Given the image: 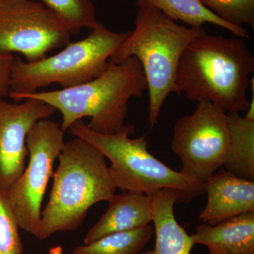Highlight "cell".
Here are the masks:
<instances>
[{
	"label": "cell",
	"instance_id": "cell-21",
	"mask_svg": "<svg viewBox=\"0 0 254 254\" xmlns=\"http://www.w3.org/2000/svg\"><path fill=\"white\" fill-rule=\"evenodd\" d=\"M14 59L12 55L0 53V98L9 95L11 68Z\"/></svg>",
	"mask_w": 254,
	"mask_h": 254
},
{
	"label": "cell",
	"instance_id": "cell-7",
	"mask_svg": "<svg viewBox=\"0 0 254 254\" xmlns=\"http://www.w3.org/2000/svg\"><path fill=\"white\" fill-rule=\"evenodd\" d=\"M64 143V131L60 124L48 119L37 122L26 138L29 163L5 192L19 228L36 238L45 193Z\"/></svg>",
	"mask_w": 254,
	"mask_h": 254
},
{
	"label": "cell",
	"instance_id": "cell-4",
	"mask_svg": "<svg viewBox=\"0 0 254 254\" xmlns=\"http://www.w3.org/2000/svg\"><path fill=\"white\" fill-rule=\"evenodd\" d=\"M135 28L109 60L120 64L130 57L139 60L149 94L148 125H156L160 110L170 93L179 95L176 76L179 64L189 45L206 33L202 26L179 25L160 10L137 6Z\"/></svg>",
	"mask_w": 254,
	"mask_h": 254
},
{
	"label": "cell",
	"instance_id": "cell-13",
	"mask_svg": "<svg viewBox=\"0 0 254 254\" xmlns=\"http://www.w3.org/2000/svg\"><path fill=\"white\" fill-rule=\"evenodd\" d=\"M148 195L153 209L156 242L154 250L137 254H190L195 245L193 237L177 222L174 214V205L180 201V193L163 189Z\"/></svg>",
	"mask_w": 254,
	"mask_h": 254
},
{
	"label": "cell",
	"instance_id": "cell-2",
	"mask_svg": "<svg viewBox=\"0 0 254 254\" xmlns=\"http://www.w3.org/2000/svg\"><path fill=\"white\" fill-rule=\"evenodd\" d=\"M146 78L139 60L130 57L120 64L109 63L99 76L78 86L51 91H37L27 94L9 93L16 102L35 98L59 110L63 115L61 126L67 131L73 123L90 118L87 126L103 134L123 131L128 102L138 98L147 90Z\"/></svg>",
	"mask_w": 254,
	"mask_h": 254
},
{
	"label": "cell",
	"instance_id": "cell-14",
	"mask_svg": "<svg viewBox=\"0 0 254 254\" xmlns=\"http://www.w3.org/2000/svg\"><path fill=\"white\" fill-rule=\"evenodd\" d=\"M192 237L195 245L206 246L219 254H254V211L218 225L201 224Z\"/></svg>",
	"mask_w": 254,
	"mask_h": 254
},
{
	"label": "cell",
	"instance_id": "cell-11",
	"mask_svg": "<svg viewBox=\"0 0 254 254\" xmlns=\"http://www.w3.org/2000/svg\"><path fill=\"white\" fill-rule=\"evenodd\" d=\"M208 202L202 221L218 225L240 214L254 211V181L244 180L220 168L203 183Z\"/></svg>",
	"mask_w": 254,
	"mask_h": 254
},
{
	"label": "cell",
	"instance_id": "cell-3",
	"mask_svg": "<svg viewBox=\"0 0 254 254\" xmlns=\"http://www.w3.org/2000/svg\"><path fill=\"white\" fill-rule=\"evenodd\" d=\"M58 160L49 201L41 212L40 240L76 230L91 207L109 201L117 190L106 158L88 141L76 137L66 142Z\"/></svg>",
	"mask_w": 254,
	"mask_h": 254
},
{
	"label": "cell",
	"instance_id": "cell-22",
	"mask_svg": "<svg viewBox=\"0 0 254 254\" xmlns=\"http://www.w3.org/2000/svg\"><path fill=\"white\" fill-rule=\"evenodd\" d=\"M49 254H64L63 247L61 246H56L50 249Z\"/></svg>",
	"mask_w": 254,
	"mask_h": 254
},
{
	"label": "cell",
	"instance_id": "cell-10",
	"mask_svg": "<svg viewBox=\"0 0 254 254\" xmlns=\"http://www.w3.org/2000/svg\"><path fill=\"white\" fill-rule=\"evenodd\" d=\"M11 103L0 98V190L6 192L26 168V138L33 125L49 119L56 109L42 100Z\"/></svg>",
	"mask_w": 254,
	"mask_h": 254
},
{
	"label": "cell",
	"instance_id": "cell-12",
	"mask_svg": "<svg viewBox=\"0 0 254 254\" xmlns=\"http://www.w3.org/2000/svg\"><path fill=\"white\" fill-rule=\"evenodd\" d=\"M108 203L107 211L85 237V245L109 234L129 231L153 222L150 197L141 192L125 190L114 195Z\"/></svg>",
	"mask_w": 254,
	"mask_h": 254
},
{
	"label": "cell",
	"instance_id": "cell-17",
	"mask_svg": "<svg viewBox=\"0 0 254 254\" xmlns=\"http://www.w3.org/2000/svg\"><path fill=\"white\" fill-rule=\"evenodd\" d=\"M153 233V227L150 225L129 231L115 232L76 247L73 254H137L143 251Z\"/></svg>",
	"mask_w": 254,
	"mask_h": 254
},
{
	"label": "cell",
	"instance_id": "cell-24",
	"mask_svg": "<svg viewBox=\"0 0 254 254\" xmlns=\"http://www.w3.org/2000/svg\"><path fill=\"white\" fill-rule=\"evenodd\" d=\"M0 1H1V0H0Z\"/></svg>",
	"mask_w": 254,
	"mask_h": 254
},
{
	"label": "cell",
	"instance_id": "cell-23",
	"mask_svg": "<svg viewBox=\"0 0 254 254\" xmlns=\"http://www.w3.org/2000/svg\"><path fill=\"white\" fill-rule=\"evenodd\" d=\"M209 254H219L218 253H216V252H214L213 250H209Z\"/></svg>",
	"mask_w": 254,
	"mask_h": 254
},
{
	"label": "cell",
	"instance_id": "cell-1",
	"mask_svg": "<svg viewBox=\"0 0 254 254\" xmlns=\"http://www.w3.org/2000/svg\"><path fill=\"white\" fill-rule=\"evenodd\" d=\"M254 58L243 38L206 33L192 41L182 55L176 76L179 95L207 100L227 113L248 110L247 92Z\"/></svg>",
	"mask_w": 254,
	"mask_h": 254
},
{
	"label": "cell",
	"instance_id": "cell-19",
	"mask_svg": "<svg viewBox=\"0 0 254 254\" xmlns=\"http://www.w3.org/2000/svg\"><path fill=\"white\" fill-rule=\"evenodd\" d=\"M222 21L236 27L254 28V0H198Z\"/></svg>",
	"mask_w": 254,
	"mask_h": 254
},
{
	"label": "cell",
	"instance_id": "cell-8",
	"mask_svg": "<svg viewBox=\"0 0 254 254\" xmlns=\"http://www.w3.org/2000/svg\"><path fill=\"white\" fill-rule=\"evenodd\" d=\"M229 143L226 111L200 100L194 113L175 124L171 148L181 160L180 173L203 184L223 166Z\"/></svg>",
	"mask_w": 254,
	"mask_h": 254
},
{
	"label": "cell",
	"instance_id": "cell-16",
	"mask_svg": "<svg viewBox=\"0 0 254 254\" xmlns=\"http://www.w3.org/2000/svg\"><path fill=\"white\" fill-rule=\"evenodd\" d=\"M136 6L156 8L175 21H181L190 26H202L212 23L228 30L235 36L251 38L250 32L243 27L232 26L219 18L198 0H137Z\"/></svg>",
	"mask_w": 254,
	"mask_h": 254
},
{
	"label": "cell",
	"instance_id": "cell-6",
	"mask_svg": "<svg viewBox=\"0 0 254 254\" xmlns=\"http://www.w3.org/2000/svg\"><path fill=\"white\" fill-rule=\"evenodd\" d=\"M130 33L113 32L102 25L53 56L34 63L15 58L9 93L27 94L53 83L66 88L91 81L104 72L110 57Z\"/></svg>",
	"mask_w": 254,
	"mask_h": 254
},
{
	"label": "cell",
	"instance_id": "cell-5",
	"mask_svg": "<svg viewBox=\"0 0 254 254\" xmlns=\"http://www.w3.org/2000/svg\"><path fill=\"white\" fill-rule=\"evenodd\" d=\"M68 131L88 141L110 160V175L117 189L149 195L163 189L176 190L180 201L188 203L204 193L203 184L169 168L148 150L147 134L131 138L133 125L115 134L91 130L82 120L71 125Z\"/></svg>",
	"mask_w": 254,
	"mask_h": 254
},
{
	"label": "cell",
	"instance_id": "cell-20",
	"mask_svg": "<svg viewBox=\"0 0 254 254\" xmlns=\"http://www.w3.org/2000/svg\"><path fill=\"white\" fill-rule=\"evenodd\" d=\"M19 229L6 193L0 190V254H23Z\"/></svg>",
	"mask_w": 254,
	"mask_h": 254
},
{
	"label": "cell",
	"instance_id": "cell-9",
	"mask_svg": "<svg viewBox=\"0 0 254 254\" xmlns=\"http://www.w3.org/2000/svg\"><path fill=\"white\" fill-rule=\"evenodd\" d=\"M72 30L43 3L33 0L0 1V53L23 55L28 63L46 58L66 46Z\"/></svg>",
	"mask_w": 254,
	"mask_h": 254
},
{
	"label": "cell",
	"instance_id": "cell-18",
	"mask_svg": "<svg viewBox=\"0 0 254 254\" xmlns=\"http://www.w3.org/2000/svg\"><path fill=\"white\" fill-rule=\"evenodd\" d=\"M48 9L56 13L77 34L81 28L93 30L102 26L95 14L93 0H41Z\"/></svg>",
	"mask_w": 254,
	"mask_h": 254
},
{
	"label": "cell",
	"instance_id": "cell-15",
	"mask_svg": "<svg viewBox=\"0 0 254 254\" xmlns=\"http://www.w3.org/2000/svg\"><path fill=\"white\" fill-rule=\"evenodd\" d=\"M227 115L230 143L223 168L235 176L254 181V120L237 113Z\"/></svg>",
	"mask_w": 254,
	"mask_h": 254
}]
</instances>
